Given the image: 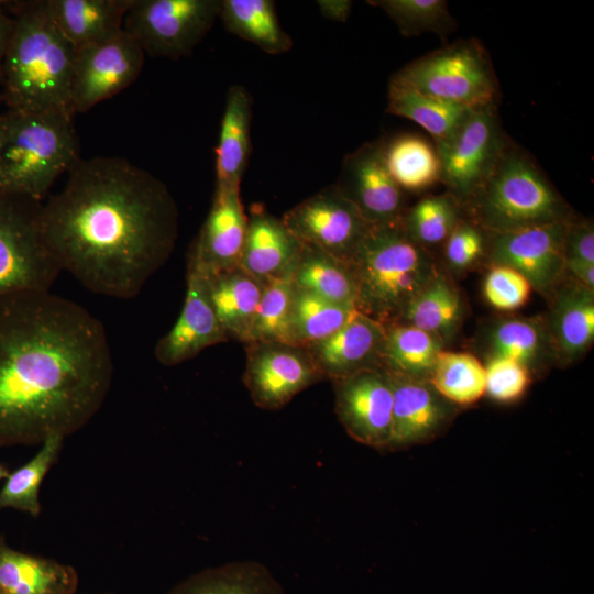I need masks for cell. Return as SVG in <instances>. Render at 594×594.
I'll return each mask as SVG.
<instances>
[{"label":"cell","mask_w":594,"mask_h":594,"mask_svg":"<svg viewBox=\"0 0 594 594\" xmlns=\"http://www.w3.org/2000/svg\"><path fill=\"white\" fill-rule=\"evenodd\" d=\"M549 299L546 322L557 364H572L583 358L594 341V290L569 278Z\"/></svg>","instance_id":"cell-23"},{"label":"cell","mask_w":594,"mask_h":594,"mask_svg":"<svg viewBox=\"0 0 594 594\" xmlns=\"http://www.w3.org/2000/svg\"><path fill=\"white\" fill-rule=\"evenodd\" d=\"M76 570L56 560L18 551L0 536V590L6 594H75Z\"/></svg>","instance_id":"cell-25"},{"label":"cell","mask_w":594,"mask_h":594,"mask_svg":"<svg viewBox=\"0 0 594 594\" xmlns=\"http://www.w3.org/2000/svg\"><path fill=\"white\" fill-rule=\"evenodd\" d=\"M67 174L40 209L48 250L87 289L138 296L174 251V197L161 179L123 157L79 158Z\"/></svg>","instance_id":"cell-2"},{"label":"cell","mask_w":594,"mask_h":594,"mask_svg":"<svg viewBox=\"0 0 594 594\" xmlns=\"http://www.w3.org/2000/svg\"><path fill=\"white\" fill-rule=\"evenodd\" d=\"M220 0H133L123 30L144 54L189 55L219 18Z\"/></svg>","instance_id":"cell-9"},{"label":"cell","mask_w":594,"mask_h":594,"mask_svg":"<svg viewBox=\"0 0 594 594\" xmlns=\"http://www.w3.org/2000/svg\"><path fill=\"white\" fill-rule=\"evenodd\" d=\"M204 278L210 304L228 340L245 343L265 282L240 266Z\"/></svg>","instance_id":"cell-24"},{"label":"cell","mask_w":594,"mask_h":594,"mask_svg":"<svg viewBox=\"0 0 594 594\" xmlns=\"http://www.w3.org/2000/svg\"><path fill=\"white\" fill-rule=\"evenodd\" d=\"M294 289L292 279L265 282L264 292L245 343L280 342L294 344L292 334Z\"/></svg>","instance_id":"cell-39"},{"label":"cell","mask_w":594,"mask_h":594,"mask_svg":"<svg viewBox=\"0 0 594 594\" xmlns=\"http://www.w3.org/2000/svg\"><path fill=\"white\" fill-rule=\"evenodd\" d=\"M65 437L51 435L35 455L6 477L0 490V510L12 508L37 517L42 512L40 488L57 461Z\"/></svg>","instance_id":"cell-35"},{"label":"cell","mask_w":594,"mask_h":594,"mask_svg":"<svg viewBox=\"0 0 594 594\" xmlns=\"http://www.w3.org/2000/svg\"><path fill=\"white\" fill-rule=\"evenodd\" d=\"M282 221L301 243L348 264L371 227L336 184L287 210Z\"/></svg>","instance_id":"cell-11"},{"label":"cell","mask_w":594,"mask_h":594,"mask_svg":"<svg viewBox=\"0 0 594 594\" xmlns=\"http://www.w3.org/2000/svg\"><path fill=\"white\" fill-rule=\"evenodd\" d=\"M41 205L0 194V297L47 292L62 272L42 235Z\"/></svg>","instance_id":"cell-8"},{"label":"cell","mask_w":594,"mask_h":594,"mask_svg":"<svg viewBox=\"0 0 594 594\" xmlns=\"http://www.w3.org/2000/svg\"><path fill=\"white\" fill-rule=\"evenodd\" d=\"M476 346L485 360L505 358L524 365L534 378L557 364L546 318L505 316L483 324Z\"/></svg>","instance_id":"cell-21"},{"label":"cell","mask_w":594,"mask_h":594,"mask_svg":"<svg viewBox=\"0 0 594 594\" xmlns=\"http://www.w3.org/2000/svg\"><path fill=\"white\" fill-rule=\"evenodd\" d=\"M292 280L300 289L354 307L356 283L350 264L315 246L302 243Z\"/></svg>","instance_id":"cell-34"},{"label":"cell","mask_w":594,"mask_h":594,"mask_svg":"<svg viewBox=\"0 0 594 594\" xmlns=\"http://www.w3.org/2000/svg\"><path fill=\"white\" fill-rule=\"evenodd\" d=\"M507 143L496 107L474 110L451 139L436 145L447 193L463 207L487 178Z\"/></svg>","instance_id":"cell-10"},{"label":"cell","mask_w":594,"mask_h":594,"mask_svg":"<svg viewBox=\"0 0 594 594\" xmlns=\"http://www.w3.org/2000/svg\"><path fill=\"white\" fill-rule=\"evenodd\" d=\"M336 414L348 435L364 446L387 450L393 425V387L384 367L332 381Z\"/></svg>","instance_id":"cell-15"},{"label":"cell","mask_w":594,"mask_h":594,"mask_svg":"<svg viewBox=\"0 0 594 594\" xmlns=\"http://www.w3.org/2000/svg\"><path fill=\"white\" fill-rule=\"evenodd\" d=\"M392 436L386 451L428 444L451 426L460 408L441 396L429 381L391 374Z\"/></svg>","instance_id":"cell-16"},{"label":"cell","mask_w":594,"mask_h":594,"mask_svg":"<svg viewBox=\"0 0 594 594\" xmlns=\"http://www.w3.org/2000/svg\"><path fill=\"white\" fill-rule=\"evenodd\" d=\"M112 376L105 328L87 309L50 290L0 297V448L78 431Z\"/></svg>","instance_id":"cell-1"},{"label":"cell","mask_w":594,"mask_h":594,"mask_svg":"<svg viewBox=\"0 0 594 594\" xmlns=\"http://www.w3.org/2000/svg\"><path fill=\"white\" fill-rule=\"evenodd\" d=\"M13 31L2 70V107L74 118L76 51L54 23L47 0L4 1Z\"/></svg>","instance_id":"cell-3"},{"label":"cell","mask_w":594,"mask_h":594,"mask_svg":"<svg viewBox=\"0 0 594 594\" xmlns=\"http://www.w3.org/2000/svg\"><path fill=\"white\" fill-rule=\"evenodd\" d=\"M571 219L488 233V264L514 268L529 282L534 290L549 299L566 277L564 241Z\"/></svg>","instance_id":"cell-13"},{"label":"cell","mask_w":594,"mask_h":594,"mask_svg":"<svg viewBox=\"0 0 594 594\" xmlns=\"http://www.w3.org/2000/svg\"><path fill=\"white\" fill-rule=\"evenodd\" d=\"M219 19L227 31L265 53L282 54L293 46L272 0H220Z\"/></svg>","instance_id":"cell-31"},{"label":"cell","mask_w":594,"mask_h":594,"mask_svg":"<svg viewBox=\"0 0 594 594\" xmlns=\"http://www.w3.org/2000/svg\"><path fill=\"white\" fill-rule=\"evenodd\" d=\"M133 0H47L54 23L75 51L123 29Z\"/></svg>","instance_id":"cell-26"},{"label":"cell","mask_w":594,"mask_h":594,"mask_svg":"<svg viewBox=\"0 0 594 594\" xmlns=\"http://www.w3.org/2000/svg\"><path fill=\"white\" fill-rule=\"evenodd\" d=\"M386 111L417 123L438 145L451 139L474 110L389 81Z\"/></svg>","instance_id":"cell-29"},{"label":"cell","mask_w":594,"mask_h":594,"mask_svg":"<svg viewBox=\"0 0 594 594\" xmlns=\"http://www.w3.org/2000/svg\"><path fill=\"white\" fill-rule=\"evenodd\" d=\"M226 341L229 340L210 304L204 276L187 267L183 309L172 329L156 343V360L174 366Z\"/></svg>","instance_id":"cell-19"},{"label":"cell","mask_w":594,"mask_h":594,"mask_svg":"<svg viewBox=\"0 0 594 594\" xmlns=\"http://www.w3.org/2000/svg\"><path fill=\"white\" fill-rule=\"evenodd\" d=\"M385 326L358 312L330 337L305 346L324 380L383 367Z\"/></svg>","instance_id":"cell-20"},{"label":"cell","mask_w":594,"mask_h":594,"mask_svg":"<svg viewBox=\"0 0 594 594\" xmlns=\"http://www.w3.org/2000/svg\"><path fill=\"white\" fill-rule=\"evenodd\" d=\"M167 594H284V590L264 564L235 561L194 573Z\"/></svg>","instance_id":"cell-30"},{"label":"cell","mask_w":594,"mask_h":594,"mask_svg":"<svg viewBox=\"0 0 594 594\" xmlns=\"http://www.w3.org/2000/svg\"><path fill=\"white\" fill-rule=\"evenodd\" d=\"M487 233L571 219V210L528 154L506 144L492 172L462 207Z\"/></svg>","instance_id":"cell-6"},{"label":"cell","mask_w":594,"mask_h":594,"mask_svg":"<svg viewBox=\"0 0 594 594\" xmlns=\"http://www.w3.org/2000/svg\"><path fill=\"white\" fill-rule=\"evenodd\" d=\"M0 594H6V593L0 590Z\"/></svg>","instance_id":"cell-49"},{"label":"cell","mask_w":594,"mask_h":594,"mask_svg":"<svg viewBox=\"0 0 594 594\" xmlns=\"http://www.w3.org/2000/svg\"><path fill=\"white\" fill-rule=\"evenodd\" d=\"M531 289L529 282L519 272L504 265H490L483 285L487 302L504 311L524 306Z\"/></svg>","instance_id":"cell-42"},{"label":"cell","mask_w":594,"mask_h":594,"mask_svg":"<svg viewBox=\"0 0 594 594\" xmlns=\"http://www.w3.org/2000/svg\"><path fill=\"white\" fill-rule=\"evenodd\" d=\"M429 382L459 408L471 406L485 395V367L469 352L443 349L437 356Z\"/></svg>","instance_id":"cell-36"},{"label":"cell","mask_w":594,"mask_h":594,"mask_svg":"<svg viewBox=\"0 0 594 594\" xmlns=\"http://www.w3.org/2000/svg\"><path fill=\"white\" fill-rule=\"evenodd\" d=\"M317 3L324 18L337 22H345L352 9L349 0H320Z\"/></svg>","instance_id":"cell-47"},{"label":"cell","mask_w":594,"mask_h":594,"mask_svg":"<svg viewBox=\"0 0 594 594\" xmlns=\"http://www.w3.org/2000/svg\"><path fill=\"white\" fill-rule=\"evenodd\" d=\"M292 334L295 345L307 346L338 331L354 307L343 306L294 285Z\"/></svg>","instance_id":"cell-37"},{"label":"cell","mask_w":594,"mask_h":594,"mask_svg":"<svg viewBox=\"0 0 594 594\" xmlns=\"http://www.w3.org/2000/svg\"><path fill=\"white\" fill-rule=\"evenodd\" d=\"M9 470L0 462V481L9 475Z\"/></svg>","instance_id":"cell-48"},{"label":"cell","mask_w":594,"mask_h":594,"mask_svg":"<svg viewBox=\"0 0 594 594\" xmlns=\"http://www.w3.org/2000/svg\"><path fill=\"white\" fill-rule=\"evenodd\" d=\"M350 266L355 310L384 326L395 323L439 271L428 249L409 238L403 218L371 224Z\"/></svg>","instance_id":"cell-4"},{"label":"cell","mask_w":594,"mask_h":594,"mask_svg":"<svg viewBox=\"0 0 594 594\" xmlns=\"http://www.w3.org/2000/svg\"><path fill=\"white\" fill-rule=\"evenodd\" d=\"M444 343L421 329L403 323L385 326L383 367L391 374L429 381Z\"/></svg>","instance_id":"cell-33"},{"label":"cell","mask_w":594,"mask_h":594,"mask_svg":"<svg viewBox=\"0 0 594 594\" xmlns=\"http://www.w3.org/2000/svg\"><path fill=\"white\" fill-rule=\"evenodd\" d=\"M565 258H576L594 264V227L590 220L568 223L564 241Z\"/></svg>","instance_id":"cell-44"},{"label":"cell","mask_w":594,"mask_h":594,"mask_svg":"<svg viewBox=\"0 0 594 594\" xmlns=\"http://www.w3.org/2000/svg\"><path fill=\"white\" fill-rule=\"evenodd\" d=\"M246 229L240 187H216L210 211L190 248L187 267L209 276L239 266Z\"/></svg>","instance_id":"cell-18"},{"label":"cell","mask_w":594,"mask_h":594,"mask_svg":"<svg viewBox=\"0 0 594 594\" xmlns=\"http://www.w3.org/2000/svg\"><path fill=\"white\" fill-rule=\"evenodd\" d=\"M251 118L249 92L241 85L231 86L216 147V187H240L250 156Z\"/></svg>","instance_id":"cell-27"},{"label":"cell","mask_w":594,"mask_h":594,"mask_svg":"<svg viewBox=\"0 0 594 594\" xmlns=\"http://www.w3.org/2000/svg\"><path fill=\"white\" fill-rule=\"evenodd\" d=\"M564 272L568 278L594 290V264L576 258H565Z\"/></svg>","instance_id":"cell-45"},{"label":"cell","mask_w":594,"mask_h":594,"mask_svg":"<svg viewBox=\"0 0 594 594\" xmlns=\"http://www.w3.org/2000/svg\"><path fill=\"white\" fill-rule=\"evenodd\" d=\"M243 383L253 403L275 410L323 381L305 346L280 342L245 343Z\"/></svg>","instance_id":"cell-14"},{"label":"cell","mask_w":594,"mask_h":594,"mask_svg":"<svg viewBox=\"0 0 594 594\" xmlns=\"http://www.w3.org/2000/svg\"><path fill=\"white\" fill-rule=\"evenodd\" d=\"M79 158L72 117L0 111V194L42 202L56 179Z\"/></svg>","instance_id":"cell-5"},{"label":"cell","mask_w":594,"mask_h":594,"mask_svg":"<svg viewBox=\"0 0 594 594\" xmlns=\"http://www.w3.org/2000/svg\"><path fill=\"white\" fill-rule=\"evenodd\" d=\"M386 167L403 191L421 193L441 183V162L436 145L405 133L383 141Z\"/></svg>","instance_id":"cell-32"},{"label":"cell","mask_w":594,"mask_h":594,"mask_svg":"<svg viewBox=\"0 0 594 594\" xmlns=\"http://www.w3.org/2000/svg\"><path fill=\"white\" fill-rule=\"evenodd\" d=\"M13 31V18L4 1L0 0V111L2 108V70L8 46Z\"/></svg>","instance_id":"cell-46"},{"label":"cell","mask_w":594,"mask_h":594,"mask_svg":"<svg viewBox=\"0 0 594 594\" xmlns=\"http://www.w3.org/2000/svg\"><path fill=\"white\" fill-rule=\"evenodd\" d=\"M302 243L262 204L251 207L239 266L261 280L292 279Z\"/></svg>","instance_id":"cell-22"},{"label":"cell","mask_w":594,"mask_h":594,"mask_svg":"<svg viewBox=\"0 0 594 594\" xmlns=\"http://www.w3.org/2000/svg\"><path fill=\"white\" fill-rule=\"evenodd\" d=\"M144 59L140 45L123 29L76 51L70 88L75 114L87 112L133 84Z\"/></svg>","instance_id":"cell-12"},{"label":"cell","mask_w":594,"mask_h":594,"mask_svg":"<svg viewBox=\"0 0 594 594\" xmlns=\"http://www.w3.org/2000/svg\"><path fill=\"white\" fill-rule=\"evenodd\" d=\"M391 82L473 110L496 107L498 85L485 48L461 40L400 68Z\"/></svg>","instance_id":"cell-7"},{"label":"cell","mask_w":594,"mask_h":594,"mask_svg":"<svg viewBox=\"0 0 594 594\" xmlns=\"http://www.w3.org/2000/svg\"><path fill=\"white\" fill-rule=\"evenodd\" d=\"M105 594H112V593H105Z\"/></svg>","instance_id":"cell-50"},{"label":"cell","mask_w":594,"mask_h":594,"mask_svg":"<svg viewBox=\"0 0 594 594\" xmlns=\"http://www.w3.org/2000/svg\"><path fill=\"white\" fill-rule=\"evenodd\" d=\"M464 317V302L458 288L439 271L410 300L395 323L421 329L440 339L444 345L458 333Z\"/></svg>","instance_id":"cell-28"},{"label":"cell","mask_w":594,"mask_h":594,"mask_svg":"<svg viewBox=\"0 0 594 594\" xmlns=\"http://www.w3.org/2000/svg\"><path fill=\"white\" fill-rule=\"evenodd\" d=\"M488 233L470 218H460L444 242L450 267L462 271L474 265L487 250Z\"/></svg>","instance_id":"cell-43"},{"label":"cell","mask_w":594,"mask_h":594,"mask_svg":"<svg viewBox=\"0 0 594 594\" xmlns=\"http://www.w3.org/2000/svg\"><path fill=\"white\" fill-rule=\"evenodd\" d=\"M462 206L449 193L422 197L403 216L405 231L427 248L446 242L461 218Z\"/></svg>","instance_id":"cell-38"},{"label":"cell","mask_w":594,"mask_h":594,"mask_svg":"<svg viewBox=\"0 0 594 594\" xmlns=\"http://www.w3.org/2000/svg\"><path fill=\"white\" fill-rule=\"evenodd\" d=\"M336 185L371 224L394 222L405 213L404 191L386 167L382 140L348 154Z\"/></svg>","instance_id":"cell-17"},{"label":"cell","mask_w":594,"mask_h":594,"mask_svg":"<svg viewBox=\"0 0 594 594\" xmlns=\"http://www.w3.org/2000/svg\"><path fill=\"white\" fill-rule=\"evenodd\" d=\"M485 395L501 404L520 399L534 381L530 372L520 363L505 359L485 360Z\"/></svg>","instance_id":"cell-41"},{"label":"cell","mask_w":594,"mask_h":594,"mask_svg":"<svg viewBox=\"0 0 594 594\" xmlns=\"http://www.w3.org/2000/svg\"><path fill=\"white\" fill-rule=\"evenodd\" d=\"M369 3L385 11L405 36L430 32L444 37L455 28L444 0H374Z\"/></svg>","instance_id":"cell-40"}]
</instances>
